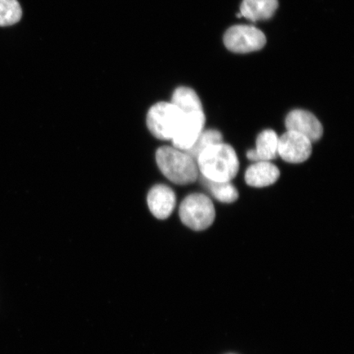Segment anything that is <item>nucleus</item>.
Segmentation results:
<instances>
[{
	"instance_id": "f257e3e1",
	"label": "nucleus",
	"mask_w": 354,
	"mask_h": 354,
	"mask_svg": "<svg viewBox=\"0 0 354 354\" xmlns=\"http://www.w3.org/2000/svg\"><path fill=\"white\" fill-rule=\"evenodd\" d=\"M202 177L216 183H228L240 169L237 154L231 145L223 142L209 146L196 160Z\"/></svg>"
},
{
	"instance_id": "f03ea898",
	"label": "nucleus",
	"mask_w": 354,
	"mask_h": 354,
	"mask_svg": "<svg viewBox=\"0 0 354 354\" xmlns=\"http://www.w3.org/2000/svg\"><path fill=\"white\" fill-rule=\"evenodd\" d=\"M156 161L159 170L174 184H192L198 178V169L196 160L174 146L159 148L156 152Z\"/></svg>"
},
{
	"instance_id": "7ed1b4c3",
	"label": "nucleus",
	"mask_w": 354,
	"mask_h": 354,
	"mask_svg": "<svg viewBox=\"0 0 354 354\" xmlns=\"http://www.w3.org/2000/svg\"><path fill=\"white\" fill-rule=\"evenodd\" d=\"M183 118V113L171 102H160L150 108L146 122L149 131L157 139L171 140Z\"/></svg>"
},
{
	"instance_id": "20e7f679",
	"label": "nucleus",
	"mask_w": 354,
	"mask_h": 354,
	"mask_svg": "<svg viewBox=\"0 0 354 354\" xmlns=\"http://www.w3.org/2000/svg\"><path fill=\"white\" fill-rule=\"evenodd\" d=\"M181 221L194 231H203L211 227L216 212L211 199L203 194H189L179 207Z\"/></svg>"
},
{
	"instance_id": "39448f33",
	"label": "nucleus",
	"mask_w": 354,
	"mask_h": 354,
	"mask_svg": "<svg viewBox=\"0 0 354 354\" xmlns=\"http://www.w3.org/2000/svg\"><path fill=\"white\" fill-rule=\"evenodd\" d=\"M266 43L267 38L264 33L253 26H233L224 35L225 47L238 54L259 51L262 50Z\"/></svg>"
},
{
	"instance_id": "423d86ee",
	"label": "nucleus",
	"mask_w": 354,
	"mask_h": 354,
	"mask_svg": "<svg viewBox=\"0 0 354 354\" xmlns=\"http://www.w3.org/2000/svg\"><path fill=\"white\" fill-rule=\"evenodd\" d=\"M312 142L297 132L287 131L278 140V155L289 163L304 162L311 156Z\"/></svg>"
},
{
	"instance_id": "0eeeda50",
	"label": "nucleus",
	"mask_w": 354,
	"mask_h": 354,
	"mask_svg": "<svg viewBox=\"0 0 354 354\" xmlns=\"http://www.w3.org/2000/svg\"><path fill=\"white\" fill-rule=\"evenodd\" d=\"M184 114L183 122L171 140L174 147L187 151L192 147L205 128L206 118L205 113L198 112Z\"/></svg>"
},
{
	"instance_id": "6e6552de",
	"label": "nucleus",
	"mask_w": 354,
	"mask_h": 354,
	"mask_svg": "<svg viewBox=\"0 0 354 354\" xmlns=\"http://www.w3.org/2000/svg\"><path fill=\"white\" fill-rule=\"evenodd\" d=\"M286 127L287 131L306 137L312 143L317 142L323 135L322 123L313 113L305 110L296 109L288 114Z\"/></svg>"
},
{
	"instance_id": "1a4fd4ad",
	"label": "nucleus",
	"mask_w": 354,
	"mask_h": 354,
	"mask_svg": "<svg viewBox=\"0 0 354 354\" xmlns=\"http://www.w3.org/2000/svg\"><path fill=\"white\" fill-rule=\"evenodd\" d=\"M147 203L155 218L165 220L170 216L176 205V194L165 185H156L149 190Z\"/></svg>"
},
{
	"instance_id": "9d476101",
	"label": "nucleus",
	"mask_w": 354,
	"mask_h": 354,
	"mask_svg": "<svg viewBox=\"0 0 354 354\" xmlns=\"http://www.w3.org/2000/svg\"><path fill=\"white\" fill-rule=\"evenodd\" d=\"M280 175V170L273 163L256 162L248 168L245 179L250 187L263 188L275 183Z\"/></svg>"
},
{
	"instance_id": "9b49d317",
	"label": "nucleus",
	"mask_w": 354,
	"mask_h": 354,
	"mask_svg": "<svg viewBox=\"0 0 354 354\" xmlns=\"http://www.w3.org/2000/svg\"><path fill=\"white\" fill-rule=\"evenodd\" d=\"M279 137L272 130L261 132L256 140V149L247 152V158L254 162H270L277 157Z\"/></svg>"
},
{
	"instance_id": "f8f14e48",
	"label": "nucleus",
	"mask_w": 354,
	"mask_h": 354,
	"mask_svg": "<svg viewBox=\"0 0 354 354\" xmlns=\"http://www.w3.org/2000/svg\"><path fill=\"white\" fill-rule=\"evenodd\" d=\"M278 0H243L241 15L252 21L267 20L275 15Z\"/></svg>"
},
{
	"instance_id": "ddd939ff",
	"label": "nucleus",
	"mask_w": 354,
	"mask_h": 354,
	"mask_svg": "<svg viewBox=\"0 0 354 354\" xmlns=\"http://www.w3.org/2000/svg\"><path fill=\"white\" fill-rule=\"evenodd\" d=\"M171 103L185 114L203 112V105L196 92L192 88L180 86L172 95Z\"/></svg>"
},
{
	"instance_id": "4468645a",
	"label": "nucleus",
	"mask_w": 354,
	"mask_h": 354,
	"mask_svg": "<svg viewBox=\"0 0 354 354\" xmlns=\"http://www.w3.org/2000/svg\"><path fill=\"white\" fill-rule=\"evenodd\" d=\"M203 183L205 185L207 189L216 199L221 203H232L236 202L239 198L238 190L231 183H216L203 178L202 177Z\"/></svg>"
},
{
	"instance_id": "2eb2a0df",
	"label": "nucleus",
	"mask_w": 354,
	"mask_h": 354,
	"mask_svg": "<svg viewBox=\"0 0 354 354\" xmlns=\"http://www.w3.org/2000/svg\"><path fill=\"white\" fill-rule=\"evenodd\" d=\"M221 142H223V135L221 134L220 131L212 129L203 131L192 147L184 152L188 153L196 162L198 155L203 150L209 148L212 145Z\"/></svg>"
},
{
	"instance_id": "dca6fc26",
	"label": "nucleus",
	"mask_w": 354,
	"mask_h": 354,
	"mask_svg": "<svg viewBox=\"0 0 354 354\" xmlns=\"http://www.w3.org/2000/svg\"><path fill=\"white\" fill-rule=\"evenodd\" d=\"M22 16L17 0H0V26H10L19 22Z\"/></svg>"
}]
</instances>
